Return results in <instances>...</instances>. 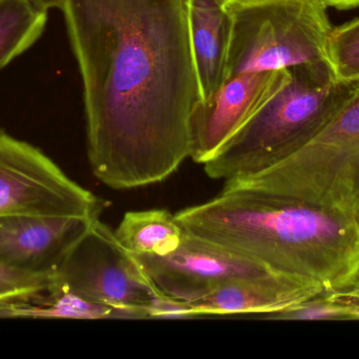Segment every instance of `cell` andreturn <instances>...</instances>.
Here are the masks:
<instances>
[{"mask_svg":"<svg viewBox=\"0 0 359 359\" xmlns=\"http://www.w3.org/2000/svg\"><path fill=\"white\" fill-rule=\"evenodd\" d=\"M61 12L95 176L115 190L165 181L189 157L198 100L185 0H65Z\"/></svg>","mask_w":359,"mask_h":359,"instance_id":"cell-1","label":"cell"},{"mask_svg":"<svg viewBox=\"0 0 359 359\" xmlns=\"http://www.w3.org/2000/svg\"><path fill=\"white\" fill-rule=\"evenodd\" d=\"M184 231L265 266L314 282L327 294L359 280V229L330 211L290 198L223 189L176 213Z\"/></svg>","mask_w":359,"mask_h":359,"instance_id":"cell-2","label":"cell"},{"mask_svg":"<svg viewBox=\"0 0 359 359\" xmlns=\"http://www.w3.org/2000/svg\"><path fill=\"white\" fill-rule=\"evenodd\" d=\"M284 86L205 162L210 178L250 176L290 153L352 94L355 84L337 81L326 63L289 67Z\"/></svg>","mask_w":359,"mask_h":359,"instance_id":"cell-3","label":"cell"},{"mask_svg":"<svg viewBox=\"0 0 359 359\" xmlns=\"http://www.w3.org/2000/svg\"><path fill=\"white\" fill-rule=\"evenodd\" d=\"M313 204L359 229V82L345 103L290 153L266 170L224 181Z\"/></svg>","mask_w":359,"mask_h":359,"instance_id":"cell-4","label":"cell"},{"mask_svg":"<svg viewBox=\"0 0 359 359\" xmlns=\"http://www.w3.org/2000/svg\"><path fill=\"white\" fill-rule=\"evenodd\" d=\"M226 8L231 31L225 80L326 63L332 25L328 6L320 0H233Z\"/></svg>","mask_w":359,"mask_h":359,"instance_id":"cell-5","label":"cell"},{"mask_svg":"<svg viewBox=\"0 0 359 359\" xmlns=\"http://www.w3.org/2000/svg\"><path fill=\"white\" fill-rule=\"evenodd\" d=\"M50 292H69L116 308L128 318H149L162 295L137 257L109 226L95 219L53 276Z\"/></svg>","mask_w":359,"mask_h":359,"instance_id":"cell-6","label":"cell"},{"mask_svg":"<svg viewBox=\"0 0 359 359\" xmlns=\"http://www.w3.org/2000/svg\"><path fill=\"white\" fill-rule=\"evenodd\" d=\"M109 204L72 181L41 150L0 130V216L100 218Z\"/></svg>","mask_w":359,"mask_h":359,"instance_id":"cell-7","label":"cell"},{"mask_svg":"<svg viewBox=\"0 0 359 359\" xmlns=\"http://www.w3.org/2000/svg\"><path fill=\"white\" fill-rule=\"evenodd\" d=\"M136 257L162 296L183 303H192L233 278L273 272L257 261L187 232L178 248L170 254Z\"/></svg>","mask_w":359,"mask_h":359,"instance_id":"cell-8","label":"cell"},{"mask_svg":"<svg viewBox=\"0 0 359 359\" xmlns=\"http://www.w3.org/2000/svg\"><path fill=\"white\" fill-rule=\"evenodd\" d=\"M290 78V70L241 74L226 79L189 116V158L204 164L257 113Z\"/></svg>","mask_w":359,"mask_h":359,"instance_id":"cell-9","label":"cell"},{"mask_svg":"<svg viewBox=\"0 0 359 359\" xmlns=\"http://www.w3.org/2000/svg\"><path fill=\"white\" fill-rule=\"evenodd\" d=\"M95 219L16 214L0 216V263L53 278Z\"/></svg>","mask_w":359,"mask_h":359,"instance_id":"cell-10","label":"cell"},{"mask_svg":"<svg viewBox=\"0 0 359 359\" xmlns=\"http://www.w3.org/2000/svg\"><path fill=\"white\" fill-rule=\"evenodd\" d=\"M325 295L326 291L314 282L272 272L228 280L205 296L186 305L192 318L238 314H261L267 318Z\"/></svg>","mask_w":359,"mask_h":359,"instance_id":"cell-11","label":"cell"},{"mask_svg":"<svg viewBox=\"0 0 359 359\" xmlns=\"http://www.w3.org/2000/svg\"><path fill=\"white\" fill-rule=\"evenodd\" d=\"M226 4V0H185L198 101L210 98L225 81L231 31Z\"/></svg>","mask_w":359,"mask_h":359,"instance_id":"cell-12","label":"cell"},{"mask_svg":"<svg viewBox=\"0 0 359 359\" xmlns=\"http://www.w3.org/2000/svg\"><path fill=\"white\" fill-rule=\"evenodd\" d=\"M114 232L135 256L170 254L178 248L185 233L176 215L164 209L126 213Z\"/></svg>","mask_w":359,"mask_h":359,"instance_id":"cell-13","label":"cell"},{"mask_svg":"<svg viewBox=\"0 0 359 359\" xmlns=\"http://www.w3.org/2000/svg\"><path fill=\"white\" fill-rule=\"evenodd\" d=\"M14 301L0 307V315L11 318H69V320H105L128 318L116 308L88 301L69 292H50L44 296Z\"/></svg>","mask_w":359,"mask_h":359,"instance_id":"cell-14","label":"cell"},{"mask_svg":"<svg viewBox=\"0 0 359 359\" xmlns=\"http://www.w3.org/2000/svg\"><path fill=\"white\" fill-rule=\"evenodd\" d=\"M48 13L29 0H0V71L41 37Z\"/></svg>","mask_w":359,"mask_h":359,"instance_id":"cell-15","label":"cell"},{"mask_svg":"<svg viewBox=\"0 0 359 359\" xmlns=\"http://www.w3.org/2000/svg\"><path fill=\"white\" fill-rule=\"evenodd\" d=\"M326 63L337 81L359 82V17L332 27L327 39Z\"/></svg>","mask_w":359,"mask_h":359,"instance_id":"cell-16","label":"cell"},{"mask_svg":"<svg viewBox=\"0 0 359 359\" xmlns=\"http://www.w3.org/2000/svg\"><path fill=\"white\" fill-rule=\"evenodd\" d=\"M52 285L50 276L25 273L0 263V307L48 294Z\"/></svg>","mask_w":359,"mask_h":359,"instance_id":"cell-17","label":"cell"},{"mask_svg":"<svg viewBox=\"0 0 359 359\" xmlns=\"http://www.w3.org/2000/svg\"><path fill=\"white\" fill-rule=\"evenodd\" d=\"M267 318L286 320H327L346 318V314L339 306L331 303L323 296L288 311L267 316Z\"/></svg>","mask_w":359,"mask_h":359,"instance_id":"cell-18","label":"cell"},{"mask_svg":"<svg viewBox=\"0 0 359 359\" xmlns=\"http://www.w3.org/2000/svg\"><path fill=\"white\" fill-rule=\"evenodd\" d=\"M325 299L339 306L345 311L346 318L359 320V284L345 290L325 295Z\"/></svg>","mask_w":359,"mask_h":359,"instance_id":"cell-19","label":"cell"},{"mask_svg":"<svg viewBox=\"0 0 359 359\" xmlns=\"http://www.w3.org/2000/svg\"><path fill=\"white\" fill-rule=\"evenodd\" d=\"M320 1L324 2L328 8L331 6L339 10H348V8L359 6V0H320Z\"/></svg>","mask_w":359,"mask_h":359,"instance_id":"cell-20","label":"cell"},{"mask_svg":"<svg viewBox=\"0 0 359 359\" xmlns=\"http://www.w3.org/2000/svg\"><path fill=\"white\" fill-rule=\"evenodd\" d=\"M29 1H31L37 8L48 12V11L53 10V8H58V10L61 11L65 0H29Z\"/></svg>","mask_w":359,"mask_h":359,"instance_id":"cell-21","label":"cell"},{"mask_svg":"<svg viewBox=\"0 0 359 359\" xmlns=\"http://www.w3.org/2000/svg\"><path fill=\"white\" fill-rule=\"evenodd\" d=\"M227 2L233 1V0H226Z\"/></svg>","mask_w":359,"mask_h":359,"instance_id":"cell-22","label":"cell"},{"mask_svg":"<svg viewBox=\"0 0 359 359\" xmlns=\"http://www.w3.org/2000/svg\"><path fill=\"white\" fill-rule=\"evenodd\" d=\"M358 284H359V280H358ZM355 285H356V284H355Z\"/></svg>","mask_w":359,"mask_h":359,"instance_id":"cell-23","label":"cell"}]
</instances>
